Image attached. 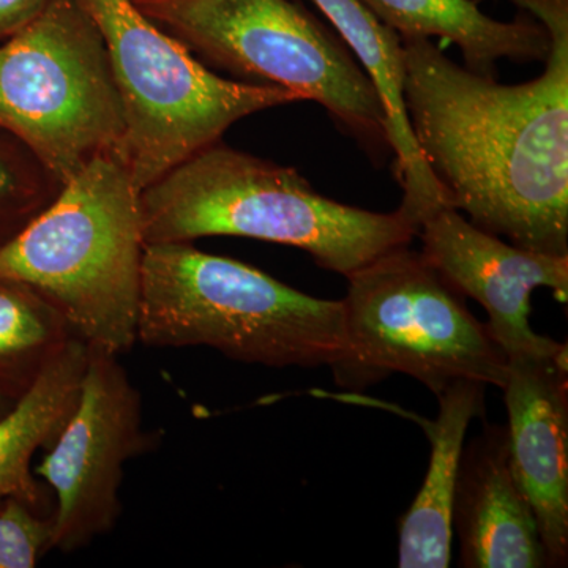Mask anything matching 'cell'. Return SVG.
Returning a JSON list of instances; mask_svg holds the SVG:
<instances>
[{
	"label": "cell",
	"instance_id": "6da1fadb",
	"mask_svg": "<svg viewBox=\"0 0 568 568\" xmlns=\"http://www.w3.org/2000/svg\"><path fill=\"white\" fill-rule=\"evenodd\" d=\"M540 22V77L500 84L402 37L405 103L422 159L447 204L480 230L568 256V0H510Z\"/></svg>",
	"mask_w": 568,
	"mask_h": 568
},
{
	"label": "cell",
	"instance_id": "7a4b0ae2",
	"mask_svg": "<svg viewBox=\"0 0 568 568\" xmlns=\"http://www.w3.org/2000/svg\"><path fill=\"white\" fill-rule=\"evenodd\" d=\"M145 244L212 235L294 246L343 276L413 244L418 226L402 209L365 211L316 192L294 168L227 145H209L140 193Z\"/></svg>",
	"mask_w": 568,
	"mask_h": 568
},
{
	"label": "cell",
	"instance_id": "3957f363",
	"mask_svg": "<svg viewBox=\"0 0 568 568\" xmlns=\"http://www.w3.org/2000/svg\"><path fill=\"white\" fill-rule=\"evenodd\" d=\"M138 342L212 347L244 364L332 368L349 355L342 301L287 286L190 242L145 244Z\"/></svg>",
	"mask_w": 568,
	"mask_h": 568
},
{
	"label": "cell",
	"instance_id": "277c9868",
	"mask_svg": "<svg viewBox=\"0 0 568 568\" xmlns=\"http://www.w3.org/2000/svg\"><path fill=\"white\" fill-rule=\"evenodd\" d=\"M140 193L122 156H97L0 246V282L31 287L89 347L129 353L145 246Z\"/></svg>",
	"mask_w": 568,
	"mask_h": 568
},
{
	"label": "cell",
	"instance_id": "5b68a950",
	"mask_svg": "<svg viewBox=\"0 0 568 568\" xmlns=\"http://www.w3.org/2000/svg\"><path fill=\"white\" fill-rule=\"evenodd\" d=\"M140 10L237 81L320 103L373 153L390 151L376 88L334 28L294 0H156Z\"/></svg>",
	"mask_w": 568,
	"mask_h": 568
},
{
	"label": "cell",
	"instance_id": "8992f818",
	"mask_svg": "<svg viewBox=\"0 0 568 568\" xmlns=\"http://www.w3.org/2000/svg\"><path fill=\"white\" fill-rule=\"evenodd\" d=\"M106 44L125 114L122 159L138 190L162 179L254 112L302 102L274 85L224 80L133 0H77Z\"/></svg>",
	"mask_w": 568,
	"mask_h": 568
},
{
	"label": "cell",
	"instance_id": "52a82bcc",
	"mask_svg": "<svg viewBox=\"0 0 568 568\" xmlns=\"http://www.w3.org/2000/svg\"><path fill=\"white\" fill-rule=\"evenodd\" d=\"M346 280L349 355L334 368L342 386L403 373L435 395L465 379L504 387L506 354L422 252L398 246Z\"/></svg>",
	"mask_w": 568,
	"mask_h": 568
},
{
	"label": "cell",
	"instance_id": "ba28073f",
	"mask_svg": "<svg viewBox=\"0 0 568 568\" xmlns=\"http://www.w3.org/2000/svg\"><path fill=\"white\" fill-rule=\"evenodd\" d=\"M0 130L61 183L97 156H122L121 93L102 33L77 0H51L0 43Z\"/></svg>",
	"mask_w": 568,
	"mask_h": 568
},
{
	"label": "cell",
	"instance_id": "9c48e42d",
	"mask_svg": "<svg viewBox=\"0 0 568 568\" xmlns=\"http://www.w3.org/2000/svg\"><path fill=\"white\" fill-rule=\"evenodd\" d=\"M153 443L142 426L140 390L119 355L89 347L77 406L36 469L55 497L52 551H80L115 528L123 467Z\"/></svg>",
	"mask_w": 568,
	"mask_h": 568
},
{
	"label": "cell",
	"instance_id": "30bf717a",
	"mask_svg": "<svg viewBox=\"0 0 568 568\" xmlns=\"http://www.w3.org/2000/svg\"><path fill=\"white\" fill-rule=\"evenodd\" d=\"M422 254L463 297L487 310L489 335L508 358L558 354L562 343L529 324L530 295L548 287L568 297V256L521 248L480 230L450 205L429 212L418 226Z\"/></svg>",
	"mask_w": 568,
	"mask_h": 568
},
{
	"label": "cell",
	"instance_id": "8fae6325",
	"mask_svg": "<svg viewBox=\"0 0 568 568\" xmlns=\"http://www.w3.org/2000/svg\"><path fill=\"white\" fill-rule=\"evenodd\" d=\"M508 358V457L536 517L548 567L568 562V357Z\"/></svg>",
	"mask_w": 568,
	"mask_h": 568
},
{
	"label": "cell",
	"instance_id": "7c38bea8",
	"mask_svg": "<svg viewBox=\"0 0 568 568\" xmlns=\"http://www.w3.org/2000/svg\"><path fill=\"white\" fill-rule=\"evenodd\" d=\"M452 528L462 567H548L532 508L511 473L507 426L487 425L463 448Z\"/></svg>",
	"mask_w": 568,
	"mask_h": 568
},
{
	"label": "cell",
	"instance_id": "4fadbf2b",
	"mask_svg": "<svg viewBox=\"0 0 568 568\" xmlns=\"http://www.w3.org/2000/svg\"><path fill=\"white\" fill-rule=\"evenodd\" d=\"M342 37L376 88L387 119L388 144L395 155L396 181L403 189L399 209L420 226L435 209L448 205L443 190L418 151L405 103V48L399 33L384 24L362 0H310Z\"/></svg>",
	"mask_w": 568,
	"mask_h": 568
},
{
	"label": "cell",
	"instance_id": "5bb4252c",
	"mask_svg": "<svg viewBox=\"0 0 568 568\" xmlns=\"http://www.w3.org/2000/svg\"><path fill=\"white\" fill-rule=\"evenodd\" d=\"M485 384L458 381L437 396L439 414L424 428L432 443L428 473L399 528L398 567L450 566L452 511L470 422L485 414Z\"/></svg>",
	"mask_w": 568,
	"mask_h": 568
},
{
	"label": "cell",
	"instance_id": "9a60e30c",
	"mask_svg": "<svg viewBox=\"0 0 568 568\" xmlns=\"http://www.w3.org/2000/svg\"><path fill=\"white\" fill-rule=\"evenodd\" d=\"M88 361V343L71 336L0 417V506L18 499L40 511L47 493L33 476L32 459L61 435L77 406Z\"/></svg>",
	"mask_w": 568,
	"mask_h": 568
},
{
	"label": "cell",
	"instance_id": "2e32d148",
	"mask_svg": "<svg viewBox=\"0 0 568 568\" xmlns=\"http://www.w3.org/2000/svg\"><path fill=\"white\" fill-rule=\"evenodd\" d=\"M399 37L443 39L458 47L465 67L484 77H496L497 62H545L549 37L540 22L519 17L511 22L493 20L477 0H362Z\"/></svg>",
	"mask_w": 568,
	"mask_h": 568
},
{
	"label": "cell",
	"instance_id": "e0dca14e",
	"mask_svg": "<svg viewBox=\"0 0 568 568\" xmlns=\"http://www.w3.org/2000/svg\"><path fill=\"white\" fill-rule=\"evenodd\" d=\"M73 335L61 313L26 284L0 282V388L21 396Z\"/></svg>",
	"mask_w": 568,
	"mask_h": 568
},
{
	"label": "cell",
	"instance_id": "ac0fdd59",
	"mask_svg": "<svg viewBox=\"0 0 568 568\" xmlns=\"http://www.w3.org/2000/svg\"><path fill=\"white\" fill-rule=\"evenodd\" d=\"M62 186L24 144L0 130V246L43 212Z\"/></svg>",
	"mask_w": 568,
	"mask_h": 568
},
{
	"label": "cell",
	"instance_id": "d6986e66",
	"mask_svg": "<svg viewBox=\"0 0 568 568\" xmlns=\"http://www.w3.org/2000/svg\"><path fill=\"white\" fill-rule=\"evenodd\" d=\"M52 551V519L18 499L0 506V568H32Z\"/></svg>",
	"mask_w": 568,
	"mask_h": 568
},
{
	"label": "cell",
	"instance_id": "ffe728a7",
	"mask_svg": "<svg viewBox=\"0 0 568 568\" xmlns=\"http://www.w3.org/2000/svg\"><path fill=\"white\" fill-rule=\"evenodd\" d=\"M51 0H0V43L17 36L47 10Z\"/></svg>",
	"mask_w": 568,
	"mask_h": 568
},
{
	"label": "cell",
	"instance_id": "44dd1931",
	"mask_svg": "<svg viewBox=\"0 0 568 568\" xmlns=\"http://www.w3.org/2000/svg\"><path fill=\"white\" fill-rule=\"evenodd\" d=\"M18 398H20V396H14L13 394H10V392H7L6 388H0V417L6 416V414L9 413Z\"/></svg>",
	"mask_w": 568,
	"mask_h": 568
},
{
	"label": "cell",
	"instance_id": "7402d4cb",
	"mask_svg": "<svg viewBox=\"0 0 568 568\" xmlns=\"http://www.w3.org/2000/svg\"><path fill=\"white\" fill-rule=\"evenodd\" d=\"M133 2L136 3V6H141V3L156 2V0H133Z\"/></svg>",
	"mask_w": 568,
	"mask_h": 568
}]
</instances>
